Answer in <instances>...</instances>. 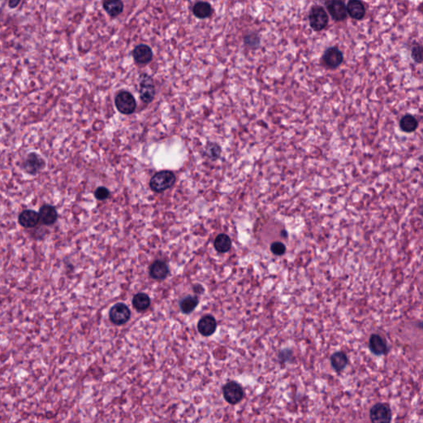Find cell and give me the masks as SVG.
I'll use <instances>...</instances> for the list:
<instances>
[{"instance_id": "obj_1", "label": "cell", "mask_w": 423, "mask_h": 423, "mask_svg": "<svg viewBox=\"0 0 423 423\" xmlns=\"http://www.w3.org/2000/svg\"><path fill=\"white\" fill-rule=\"evenodd\" d=\"M176 177L169 170H162L153 175L150 179V187L155 193H162L174 185Z\"/></svg>"}, {"instance_id": "obj_2", "label": "cell", "mask_w": 423, "mask_h": 423, "mask_svg": "<svg viewBox=\"0 0 423 423\" xmlns=\"http://www.w3.org/2000/svg\"><path fill=\"white\" fill-rule=\"evenodd\" d=\"M140 98L145 104H150L155 98V88L154 81L150 75L142 73L139 77Z\"/></svg>"}, {"instance_id": "obj_3", "label": "cell", "mask_w": 423, "mask_h": 423, "mask_svg": "<svg viewBox=\"0 0 423 423\" xmlns=\"http://www.w3.org/2000/svg\"><path fill=\"white\" fill-rule=\"evenodd\" d=\"M115 105L118 111L123 114L129 115L134 113L137 107L135 98L130 92L123 90L117 94L115 98Z\"/></svg>"}, {"instance_id": "obj_4", "label": "cell", "mask_w": 423, "mask_h": 423, "mask_svg": "<svg viewBox=\"0 0 423 423\" xmlns=\"http://www.w3.org/2000/svg\"><path fill=\"white\" fill-rule=\"evenodd\" d=\"M308 19L311 28L315 32H320L324 29L328 24V15L327 12L320 6H314L312 8Z\"/></svg>"}, {"instance_id": "obj_5", "label": "cell", "mask_w": 423, "mask_h": 423, "mask_svg": "<svg viewBox=\"0 0 423 423\" xmlns=\"http://www.w3.org/2000/svg\"><path fill=\"white\" fill-rule=\"evenodd\" d=\"M370 418L373 423H390L392 411L387 403H377L374 405L370 411Z\"/></svg>"}, {"instance_id": "obj_6", "label": "cell", "mask_w": 423, "mask_h": 423, "mask_svg": "<svg viewBox=\"0 0 423 423\" xmlns=\"http://www.w3.org/2000/svg\"><path fill=\"white\" fill-rule=\"evenodd\" d=\"M223 397L226 401L230 404H236L241 402L244 396V391L241 386L236 382H228L222 388Z\"/></svg>"}, {"instance_id": "obj_7", "label": "cell", "mask_w": 423, "mask_h": 423, "mask_svg": "<svg viewBox=\"0 0 423 423\" xmlns=\"http://www.w3.org/2000/svg\"><path fill=\"white\" fill-rule=\"evenodd\" d=\"M131 317V311L124 303H117L109 311V318L113 324L123 325Z\"/></svg>"}, {"instance_id": "obj_8", "label": "cell", "mask_w": 423, "mask_h": 423, "mask_svg": "<svg viewBox=\"0 0 423 423\" xmlns=\"http://www.w3.org/2000/svg\"><path fill=\"white\" fill-rule=\"evenodd\" d=\"M327 11L336 21H343L347 17V7L342 0H326Z\"/></svg>"}, {"instance_id": "obj_9", "label": "cell", "mask_w": 423, "mask_h": 423, "mask_svg": "<svg viewBox=\"0 0 423 423\" xmlns=\"http://www.w3.org/2000/svg\"><path fill=\"white\" fill-rule=\"evenodd\" d=\"M134 62L140 65L150 63L153 59V51L150 46L146 44L137 45L131 52Z\"/></svg>"}, {"instance_id": "obj_10", "label": "cell", "mask_w": 423, "mask_h": 423, "mask_svg": "<svg viewBox=\"0 0 423 423\" xmlns=\"http://www.w3.org/2000/svg\"><path fill=\"white\" fill-rule=\"evenodd\" d=\"M45 166V161L36 153H30L23 163L25 170L31 174H38Z\"/></svg>"}, {"instance_id": "obj_11", "label": "cell", "mask_w": 423, "mask_h": 423, "mask_svg": "<svg viewBox=\"0 0 423 423\" xmlns=\"http://www.w3.org/2000/svg\"><path fill=\"white\" fill-rule=\"evenodd\" d=\"M343 54L338 47H330L325 51L323 62L327 67L336 69L340 66L343 62Z\"/></svg>"}, {"instance_id": "obj_12", "label": "cell", "mask_w": 423, "mask_h": 423, "mask_svg": "<svg viewBox=\"0 0 423 423\" xmlns=\"http://www.w3.org/2000/svg\"><path fill=\"white\" fill-rule=\"evenodd\" d=\"M216 329H217V321L212 316L207 315L203 317L198 321V332L204 337H210L214 333Z\"/></svg>"}, {"instance_id": "obj_13", "label": "cell", "mask_w": 423, "mask_h": 423, "mask_svg": "<svg viewBox=\"0 0 423 423\" xmlns=\"http://www.w3.org/2000/svg\"><path fill=\"white\" fill-rule=\"evenodd\" d=\"M40 221L39 213L33 210H25L19 215V224L26 228H32L38 225Z\"/></svg>"}, {"instance_id": "obj_14", "label": "cell", "mask_w": 423, "mask_h": 423, "mask_svg": "<svg viewBox=\"0 0 423 423\" xmlns=\"http://www.w3.org/2000/svg\"><path fill=\"white\" fill-rule=\"evenodd\" d=\"M347 14L351 19L361 20L365 15V7L360 0H350L347 3Z\"/></svg>"}, {"instance_id": "obj_15", "label": "cell", "mask_w": 423, "mask_h": 423, "mask_svg": "<svg viewBox=\"0 0 423 423\" xmlns=\"http://www.w3.org/2000/svg\"><path fill=\"white\" fill-rule=\"evenodd\" d=\"M370 351L376 356H382L388 351L387 344L384 339L378 334H372L369 340Z\"/></svg>"}, {"instance_id": "obj_16", "label": "cell", "mask_w": 423, "mask_h": 423, "mask_svg": "<svg viewBox=\"0 0 423 423\" xmlns=\"http://www.w3.org/2000/svg\"><path fill=\"white\" fill-rule=\"evenodd\" d=\"M168 274V265L162 260H155L150 266V275L154 279H166Z\"/></svg>"}, {"instance_id": "obj_17", "label": "cell", "mask_w": 423, "mask_h": 423, "mask_svg": "<svg viewBox=\"0 0 423 423\" xmlns=\"http://www.w3.org/2000/svg\"><path fill=\"white\" fill-rule=\"evenodd\" d=\"M103 7L106 13L112 18L119 16L124 9L123 0H104Z\"/></svg>"}, {"instance_id": "obj_18", "label": "cell", "mask_w": 423, "mask_h": 423, "mask_svg": "<svg viewBox=\"0 0 423 423\" xmlns=\"http://www.w3.org/2000/svg\"><path fill=\"white\" fill-rule=\"evenodd\" d=\"M40 221L45 225H52L57 221V212L54 207L51 205H44L42 207L39 211Z\"/></svg>"}, {"instance_id": "obj_19", "label": "cell", "mask_w": 423, "mask_h": 423, "mask_svg": "<svg viewBox=\"0 0 423 423\" xmlns=\"http://www.w3.org/2000/svg\"><path fill=\"white\" fill-rule=\"evenodd\" d=\"M418 121L412 114H405L399 121V127L403 132L413 133L418 128Z\"/></svg>"}, {"instance_id": "obj_20", "label": "cell", "mask_w": 423, "mask_h": 423, "mask_svg": "<svg viewBox=\"0 0 423 423\" xmlns=\"http://www.w3.org/2000/svg\"><path fill=\"white\" fill-rule=\"evenodd\" d=\"M132 305L138 312H143L148 309L150 305V298L147 294L139 293L135 295L132 299Z\"/></svg>"}, {"instance_id": "obj_21", "label": "cell", "mask_w": 423, "mask_h": 423, "mask_svg": "<svg viewBox=\"0 0 423 423\" xmlns=\"http://www.w3.org/2000/svg\"><path fill=\"white\" fill-rule=\"evenodd\" d=\"M212 7L207 2H198L193 7V14L199 19H207L211 16Z\"/></svg>"}, {"instance_id": "obj_22", "label": "cell", "mask_w": 423, "mask_h": 423, "mask_svg": "<svg viewBox=\"0 0 423 423\" xmlns=\"http://www.w3.org/2000/svg\"><path fill=\"white\" fill-rule=\"evenodd\" d=\"M215 249L220 253H226L229 252L232 247V240L230 237L226 234H219L215 238L214 241Z\"/></svg>"}, {"instance_id": "obj_23", "label": "cell", "mask_w": 423, "mask_h": 423, "mask_svg": "<svg viewBox=\"0 0 423 423\" xmlns=\"http://www.w3.org/2000/svg\"><path fill=\"white\" fill-rule=\"evenodd\" d=\"M331 363H332V367L335 369L336 371L340 372L346 368L347 363H348V359H347L346 354H344L343 352H337V353L333 354L331 357Z\"/></svg>"}, {"instance_id": "obj_24", "label": "cell", "mask_w": 423, "mask_h": 423, "mask_svg": "<svg viewBox=\"0 0 423 423\" xmlns=\"http://www.w3.org/2000/svg\"><path fill=\"white\" fill-rule=\"evenodd\" d=\"M198 299L196 296H187L181 300L180 303V309L185 314H190L198 306Z\"/></svg>"}, {"instance_id": "obj_25", "label": "cell", "mask_w": 423, "mask_h": 423, "mask_svg": "<svg viewBox=\"0 0 423 423\" xmlns=\"http://www.w3.org/2000/svg\"><path fill=\"white\" fill-rule=\"evenodd\" d=\"M221 148L216 142H209L205 148V154L212 161H216L221 155Z\"/></svg>"}, {"instance_id": "obj_26", "label": "cell", "mask_w": 423, "mask_h": 423, "mask_svg": "<svg viewBox=\"0 0 423 423\" xmlns=\"http://www.w3.org/2000/svg\"><path fill=\"white\" fill-rule=\"evenodd\" d=\"M411 57L416 63H423V46L420 44H414L411 49Z\"/></svg>"}, {"instance_id": "obj_27", "label": "cell", "mask_w": 423, "mask_h": 423, "mask_svg": "<svg viewBox=\"0 0 423 423\" xmlns=\"http://www.w3.org/2000/svg\"><path fill=\"white\" fill-rule=\"evenodd\" d=\"M244 42H245V44L250 48H257L258 46H260V38L258 37L256 33H254V32L247 34L244 38Z\"/></svg>"}, {"instance_id": "obj_28", "label": "cell", "mask_w": 423, "mask_h": 423, "mask_svg": "<svg viewBox=\"0 0 423 423\" xmlns=\"http://www.w3.org/2000/svg\"><path fill=\"white\" fill-rule=\"evenodd\" d=\"M271 250L273 254L276 255H282L286 252V247L282 242L276 241L271 244Z\"/></svg>"}, {"instance_id": "obj_29", "label": "cell", "mask_w": 423, "mask_h": 423, "mask_svg": "<svg viewBox=\"0 0 423 423\" xmlns=\"http://www.w3.org/2000/svg\"><path fill=\"white\" fill-rule=\"evenodd\" d=\"M110 195V192L107 188L99 187L94 192V196L98 200H105Z\"/></svg>"}, {"instance_id": "obj_30", "label": "cell", "mask_w": 423, "mask_h": 423, "mask_svg": "<svg viewBox=\"0 0 423 423\" xmlns=\"http://www.w3.org/2000/svg\"><path fill=\"white\" fill-rule=\"evenodd\" d=\"M21 0H8V7L10 8H15L19 6Z\"/></svg>"}, {"instance_id": "obj_31", "label": "cell", "mask_w": 423, "mask_h": 423, "mask_svg": "<svg viewBox=\"0 0 423 423\" xmlns=\"http://www.w3.org/2000/svg\"><path fill=\"white\" fill-rule=\"evenodd\" d=\"M418 213L420 214L421 217H423V204L422 206H420V208L418 209Z\"/></svg>"}]
</instances>
